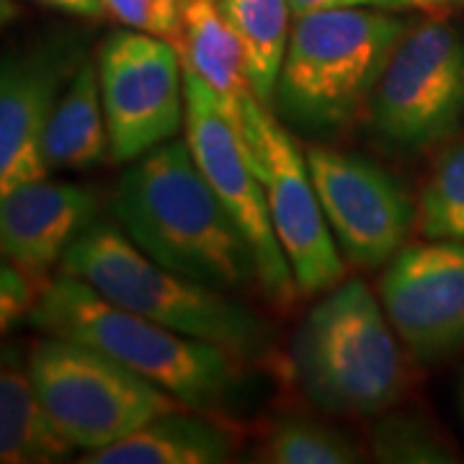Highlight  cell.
I'll use <instances>...</instances> for the list:
<instances>
[{
	"instance_id": "26",
	"label": "cell",
	"mask_w": 464,
	"mask_h": 464,
	"mask_svg": "<svg viewBox=\"0 0 464 464\" xmlns=\"http://www.w3.org/2000/svg\"><path fill=\"white\" fill-rule=\"evenodd\" d=\"M34 3H42L47 8L63 11V14H72V16L99 18L106 14L103 0H34Z\"/></svg>"
},
{
	"instance_id": "30",
	"label": "cell",
	"mask_w": 464,
	"mask_h": 464,
	"mask_svg": "<svg viewBox=\"0 0 464 464\" xmlns=\"http://www.w3.org/2000/svg\"><path fill=\"white\" fill-rule=\"evenodd\" d=\"M0 3H5V0H0Z\"/></svg>"
},
{
	"instance_id": "10",
	"label": "cell",
	"mask_w": 464,
	"mask_h": 464,
	"mask_svg": "<svg viewBox=\"0 0 464 464\" xmlns=\"http://www.w3.org/2000/svg\"><path fill=\"white\" fill-rule=\"evenodd\" d=\"M96 67L111 160L134 163L179 134L186 101L176 44L134 29L114 32L103 39Z\"/></svg>"
},
{
	"instance_id": "28",
	"label": "cell",
	"mask_w": 464,
	"mask_h": 464,
	"mask_svg": "<svg viewBox=\"0 0 464 464\" xmlns=\"http://www.w3.org/2000/svg\"><path fill=\"white\" fill-rule=\"evenodd\" d=\"M441 3H447V0H418L420 8H436V5H441Z\"/></svg>"
},
{
	"instance_id": "14",
	"label": "cell",
	"mask_w": 464,
	"mask_h": 464,
	"mask_svg": "<svg viewBox=\"0 0 464 464\" xmlns=\"http://www.w3.org/2000/svg\"><path fill=\"white\" fill-rule=\"evenodd\" d=\"M99 215V197L78 183L39 179L0 197V253L32 279L44 276Z\"/></svg>"
},
{
	"instance_id": "1",
	"label": "cell",
	"mask_w": 464,
	"mask_h": 464,
	"mask_svg": "<svg viewBox=\"0 0 464 464\" xmlns=\"http://www.w3.org/2000/svg\"><path fill=\"white\" fill-rule=\"evenodd\" d=\"M111 209L121 230L170 271L227 295L261 289L248 240L181 140L137 158L116 183Z\"/></svg>"
},
{
	"instance_id": "20",
	"label": "cell",
	"mask_w": 464,
	"mask_h": 464,
	"mask_svg": "<svg viewBox=\"0 0 464 464\" xmlns=\"http://www.w3.org/2000/svg\"><path fill=\"white\" fill-rule=\"evenodd\" d=\"M261 459L271 464H353L364 462V449L331 423L282 418L264 433Z\"/></svg>"
},
{
	"instance_id": "4",
	"label": "cell",
	"mask_w": 464,
	"mask_h": 464,
	"mask_svg": "<svg viewBox=\"0 0 464 464\" xmlns=\"http://www.w3.org/2000/svg\"><path fill=\"white\" fill-rule=\"evenodd\" d=\"M411 26L382 8H331L295 18L274 106L307 134H331L364 109Z\"/></svg>"
},
{
	"instance_id": "22",
	"label": "cell",
	"mask_w": 464,
	"mask_h": 464,
	"mask_svg": "<svg viewBox=\"0 0 464 464\" xmlns=\"http://www.w3.org/2000/svg\"><path fill=\"white\" fill-rule=\"evenodd\" d=\"M372 454L377 462H454V451L420 415L392 413L374 423Z\"/></svg>"
},
{
	"instance_id": "3",
	"label": "cell",
	"mask_w": 464,
	"mask_h": 464,
	"mask_svg": "<svg viewBox=\"0 0 464 464\" xmlns=\"http://www.w3.org/2000/svg\"><path fill=\"white\" fill-rule=\"evenodd\" d=\"M63 271L101 297L170 331L225 348L243 364L274 353V333L258 313L227 292L160 266L121 227L93 222L63 256Z\"/></svg>"
},
{
	"instance_id": "7",
	"label": "cell",
	"mask_w": 464,
	"mask_h": 464,
	"mask_svg": "<svg viewBox=\"0 0 464 464\" xmlns=\"http://www.w3.org/2000/svg\"><path fill=\"white\" fill-rule=\"evenodd\" d=\"M372 127L392 148L420 152L464 119V39L444 21L408 29L369 99Z\"/></svg>"
},
{
	"instance_id": "6",
	"label": "cell",
	"mask_w": 464,
	"mask_h": 464,
	"mask_svg": "<svg viewBox=\"0 0 464 464\" xmlns=\"http://www.w3.org/2000/svg\"><path fill=\"white\" fill-rule=\"evenodd\" d=\"M26 366L52 426L72 449L111 447L152 418L186 408L111 356L57 335L36 341Z\"/></svg>"
},
{
	"instance_id": "16",
	"label": "cell",
	"mask_w": 464,
	"mask_h": 464,
	"mask_svg": "<svg viewBox=\"0 0 464 464\" xmlns=\"http://www.w3.org/2000/svg\"><path fill=\"white\" fill-rule=\"evenodd\" d=\"M181 16L179 52L183 67L215 93L219 109L240 134L246 106L253 99L240 42L222 16L217 0H181Z\"/></svg>"
},
{
	"instance_id": "17",
	"label": "cell",
	"mask_w": 464,
	"mask_h": 464,
	"mask_svg": "<svg viewBox=\"0 0 464 464\" xmlns=\"http://www.w3.org/2000/svg\"><path fill=\"white\" fill-rule=\"evenodd\" d=\"M106 158H111V142L101 101L99 67L83 57L52 109L44 160L50 170H91Z\"/></svg>"
},
{
	"instance_id": "11",
	"label": "cell",
	"mask_w": 464,
	"mask_h": 464,
	"mask_svg": "<svg viewBox=\"0 0 464 464\" xmlns=\"http://www.w3.org/2000/svg\"><path fill=\"white\" fill-rule=\"evenodd\" d=\"M304 158L343 261L366 271L390 264L413 227L405 186L362 155L310 145Z\"/></svg>"
},
{
	"instance_id": "13",
	"label": "cell",
	"mask_w": 464,
	"mask_h": 464,
	"mask_svg": "<svg viewBox=\"0 0 464 464\" xmlns=\"http://www.w3.org/2000/svg\"><path fill=\"white\" fill-rule=\"evenodd\" d=\"M81 63V44L67 36L42 39L0 57V197L47 179V124Z\"/></svg>"
},
{
	"instance_id": "19",
	"label": "cell",
	"mask_w": 464,
	"mask_h": 464,
	"mask_svg": "<svg viewBox=\"0 0 464 464\" xmlns=\"http://www.w3.org/2000/svg\"><path fill=\"white\" fill-rule=\"evenodd\" d=\"M243 47L246 78L253 96L271 109L274 91L289 47L292 8L286 0H217Z\"/></svg>"
},
{
	"instance_id": "15",
	"label": "cell",
	"mask_w": 464,
	"mask_h": 464,
	"mask_svg": "<svg viewBox=\"0 0 464 464\" xmlns=\"http://www.w3.org/2000/svg\"><path fill=\"white\" fill-rule=\"evenodd\" d=\"M237 451V433L204 411L179 408L158 415L142 429L88 451V464H222Z\"/></svg>"
},
{
	"instance_id": "24",
	"label": "cell",
	"mask_w": 464,
	"mask_h": 464,
	"mask_svg": "<svg viewBox=\"0 0 464 464\" xmlns=\"http://www.w3.org/2000/svg\"><path fill=\"white\" fill-rule=\"evenodd\" d=\"M36 302L32 276L0 253V335L32 315Z\"/></svg>"
},
{
	"instance_id": "23",
	"label": "cell",
	"mask_w": 464,
	"mask_h": 464,
	"mask_svg": "<svg viewBox=\"0 0 464 464\" xmlns=\"http://www.w3.org/2000/svg\"><path fill=\"white\" fill-rule=\"evenodd\" d=\"M106 14L134 32L160 36L170 44H181V0H103Z\"/></svg>"
},
{
	"instance_id": "8",
	"label": "cell",
	"mask_w": 464,
	"mask_h": 464,
	"mask_svg": "<svg viewBox=\"0 0 464 464\" xmlns=\"http://www.w3.org/2000/svg\"><path fill=\"white\" fill-rule=\"evenodd\" d=\"M240 137L264 183L274 230L297 292L304 297L328 292L343 282L346 261L317 199L304 150L256 96L246 106Z\"/></svg>"
},
{
	"instance_id": "31",
	"label": "cell",
	"mask_w": 464,
	"mask_h": 464,
	"mask_svg": "<svg viewBox=\"0 0 464 464\" xmlns=\"http://www.w3.org/2000/svg\"><path fill=\"white\" fill-rule=\"evenodd\" d=\"M459 3H464V0H459Z\"/></svg>"
},
{
	"instance_id": "9",
	"label": "cell",
	"mask_w": 464,
	"mask_h": 464,
	"mask_svg": "<svg viewBox=\"0 0 464 464\" xmlns=\"http://www.w3.org/2000/svg\"><path fill=\"white\" fill-rule=\"evenodd\" d=\"M183 101H186V145L191 150L204 179L235 219L237 230L248 240L258 264L264 297L276 307H289L297 297V284L284 256L274 219L266 199V188L250 152L219 109L215 93L183 67Z\"/></svg>"
},
{
	"instance_id": "5",
	"label": "cell",
	"mask_w": 464,
	"mask_h": 464,
	"mask_svg": "<svg viewBox=\"0 0 464 464\" xmlns=\"http://www.w3.org/2000/svg\"><path fill=\"white\" fill-rule=\"evenodd\" d=\"M292 372L310 405L380 415L405 392V359L384 307L362 279L335 284L299 323Z\"/></svg>"
},
{
	"instance_id": "2",
	"label": "cell",
	"mask_w": 464,
	"mask_h": 464,
	"mask_svg": "<svg viewBox=\"0 0 464 464\" xmlns=\"http://www.w3.org/2000/svg\"><path fill=\"white\" fill-rule=\"evenodd\" d=\"M29 320L47 335L111 356L191 411H219L243 390L248 364L237 356L130 313L65 271L39 289Z\"/></svg>"
},
{
	"instance_id": "21",
	"label": "cell",
	"mask_w": 464,
	"mask_h": 464,
	"mask_svg": "<svg viewBox=\"0 0 464 464\" xmlns=\"http://www.w3.org/2000/svg\"><path fill=\"white\" fill-rule=\"evenodd\" d=\"M418 225L429 240H464V137L444 152L423 186Z\"/></svg>"
},
{
	"instance_id": "25",
	"label": "cell",
	"mask_w": 464,
	"mask_h": 464,
	"mask_svg": "<svg viewBox=\"0 0 464 464\" xmlns=\"http://www.w3.org/2000/svg\"><path fill=\"white\" fill-rule=\"evenodd\" d=\"M292 16H307L315 11L331 8H382V11H402V8H420L418 0H286Z\"/></svg>"
},
{
	"instance_id": "27",
	"label": "cell",
	"mask_w": 464,
	"mask_h": 464,
	"mask_svg": "<svg viewBox=\"0 0 464 464\" xmlns=\"http://www.w3.org/2000/svg\"><path fill=\"white\" fill-rule=\"evenodd\" d=\"M18 14L16 3L14 0H5V3H0V26H5L8 21H14Z\"/></svg>"
},
{
	"instance_id": "12",
	"label": "cell",
	"mask_w": 464,
	"mask_h": 464,
	"mask_svg": "<svg viewBox=\"0 0 464 464\" xmlns=\"http://www.w3.org/2000/svg\"><path fill=\"white\" fill-rule=\"evenodd\" d=\"M384 315L420 364L464 348V240L405 246L380 279Z\"/></svg>"
},
{
	"instance_id": "29",
	"label": "cell",
	"mask_w": 464,
	"mask_h": 464,
	"mask_svg": "<svg viewBox=\"0 0 464 464\" xmlns=\"http://www.w3.org/2000/svg\"><path fill=\"white\" fill-rule=\"evenodd\" d=\"M459 402H462V413H464V377H462V390H459Z\"/></svg>"
},
{
	"instance_id": "18",
	"label": "cell",
	"mask_w": 464,
	"mask_h": 464,
	"mask_svg": "<svg viewBox=\"0 0 464 464\" xmlns=\"http://www.w3.org/2000/svg\"><path fill=\"white\" fill-rule=\"evenodd\" d=\"M70 451L36 395L29 366L0 348V464L63 462Z\"/></svg>"
}]
</instances>
